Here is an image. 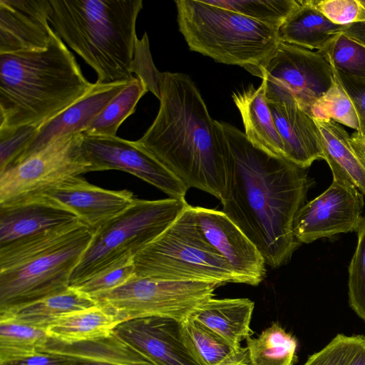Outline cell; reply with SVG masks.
I'll list each match as a JSON object with an SVG mask.
<instances>
[{
    "label": "cell",
    "mask_w": 365,
    "mask_h": 365,
    "mask_svg": "<svg viewBox=\"0 0 365 365\" xmlns=\"http://www.w3.org/2000/svg\"><path fill=\"white\" fill-rule=\"evenodd\" d=\"M96 86L56 32L45 49L0 54V130L41 128Z\"/></svg>",
    "instance_id": "cell-3"
},
{
    "label": "cell",
    "mask_w": 365,
    "mask_h": 365,
    "mask_svg": "<svg viewBox=\"0 0 365 365\" xmlns=\"http://www.w3.org/2000/svg\"><path fill=\"white\" fill-rule=\"evenodd\" d=\"M49 0H0V54L46 48L55 31Z\"/></svg>",
    "instance_id": "cell-17"
},
{
    "label": "cell",
    "mask_w": 365,
    "mask_h": 365,
    "mask_svg": "<svg viewBox=\"0 0 365 365\" xmlns=\"http://www.w3.org/2000/svg\"><path fill=\"white\" fill-rule=\"evenodd\" d=\"M215 123L227 166L222 211L256 246L267 265H284L301 245L293 222L311 185L307 169L257 148L228 123Z\"/></svg>",
    "instance_id": "cell-1"
},
{
    "label": "cell",
    "mask_w": 365,
    "mask_h": 365,
    "mask_svg": "<svg viewBox=\"0 0 365 365\" xmlns=\"http://www.w3.org/2000/svg\"><path fill=\"white\" fill-rule=\"evenodd\" d=\"M217 365H250L247 349L240 347Z\"/></svg>",
    "instance_id": "cell-42"
},
{
    "label": "cell",
    "mask_w": 365,
    "mask_h": 365,
    "mask_svg": "<svg viewBox=\"0 0 365 365\" xmlns=\"http://www.w3.org/2000/svg\"><path fill=\"white\" fill-rule=\"evenodd\" d=\"M349 140L354 153L365 165V135L356 131L350 135Z\"/></svg>",
    "instance_id": "cell-43"
},
{
    "label": "cell",
    "mask_w": 365,
    "mask_h": 365,
    "mask_svg": "<svg viewBox=\"0 0 365 365\" xmlns=\"http://www.w3.org/2000/svg\"><path fill=\"white\" fill-rule=\"evenodd\" d=\"M136 76L107 104L83 131L86 135L115 136L123 121L135 110L139 100L148 92Z\"/></svg>",
    "instance_id": "cell-29"
},
{
    "label": "cell",
    "mask_w": 365,
    "mask_h": 365,
    "mask_svg": "<svg viewBox=\"0 0 365 365\" xmlns=\"http://www.w3.org/2000/svg\"><path fill=\"white\" fill-rule=\"evenodd\" d=\"M115 332L156 365H199L185 346L180 322L167 317L126 320Z\"/></svg>",
    "instance_id": "cell-18"
},
{
    "label": "cell",
    "mask_w": 365,
    "mask_h": 365,
    "mask_svg": "<svg viewBox=\"0 0 365 365\" xmlns=\"http://www.w3.org/2000/svg\"><path fill=\"white\" fill-rule=\"evenodd\" d=\"M41 353L61 356L71 364L156 365L115 330L104 337L75 343L48 337Z\"/></svg>",
    "instance_id": "cell-20"
},
{
    "label": "cell",
    "mask_w": 365,
    "mask_h": 365,
    "mask_svg": "<svg viewBox=\"0 0 365 365\" xmlns=\"http://www.w3.org/2000/svg\"><path fill=\"white\" fill-rule=\"evenodd\" d=\"M128 83H96V86L91 93L42 126L26 151L15 163L54 138L83 132Z\"/></svg>",
    "instance_id": "cell-21"
},
{
    "label": "cell",
    "mask_w": 365,
    "mask_h": 365,
    "mask_svg": "<svg viewBox=\"0 0 365 365\" xmlns=\"http://www.w3.org/2000/svg\"><path fill=\"white\" fill-rule=\"evenodd\" d=\"M303 365H365V335L338 334Z\"/></svg>",
    "instance_id": "cell-35"
},
{
    "label": "cell",
    "mask_w": 365,
    "mask_h": 365,
    "mask_svg": "<svg viewBox=\"0 0 365 365\" xmlns=\"http://www.w3.org/2000/svg\"><path fill=\"white\" fill-rule=\"evenodd\" d=\"M188 206L184 199L135 198L123 212L93 232L70 279L74 287L113 264L133 258L168 229Z\"/></svg>",
    "instance_id": "cell-8"
},
{
    "label": "cell",
    "mask_w": 365,
    "mask_h": 365,
    "mask_svg": "<svg viewBox=\"0 0 365 365\" xmlns=\"http://www.w3.org/2000/svg\"><path fill=\"white\" fill-rule=\"evenodd\" d=\"M219 284L135 277L110 291L95 296L97 303L115 311L124 321L161 317L182 322L213 298Z\"/></svg>",
    "instance_id": "cell-9"
},
{
    "label": "cell",
    "mask_w": 365,
    "mask_h": 365,
    "mask_svg": "<svg viewBox=\"0 0 365 365\" xmlns=\"http://www.w3.org/2000/svg\"><path fill=\"white\" fill-rule=\"evenodd\" d=\"M333 76L332 85L314 102L309 114L315 120H332L358 132L359 119L353 103L334 73Z\"/></svg>",
    "instance_id": "cell-34"
},
{
    "label": "cell",
    "mask_w": 365,
    "mask_h": 365,
    "mask_svg": "<svg viewBox=\"0 0 365 365\" xmlns=\"http://www.w3.org/2000/svg\"><path fill=\"white\" fill-rule=\"evenodd\" d=\"M70 365H116V364H71Z\"/></svg>",
    "instance_id": "cell-44"
},
{
    "label": "cell",
    "mask_w": 365,
    "mask_h": 365,
    "mask_svg": "<svg viewBox=\"0 0 365 365\" xmlns=\"http://www.w3.org/2000/svg\"><path fill=\"white\" fill-rule=\"evenodd\" d=\"M78 222L74 213L42 195L0 205V250Z\"/></svg>",
    "instance_id": "cell-15"
},
{
    "label": "cell",
    "mask_w": 365,
    "mask_h": 365,
    "mask_svg": "<svg viewBox=\"0 0 365 365\" xmlns=\"http://www.w3.org/2000/svg\"><path fill=\"white\" fill-rule=\"evenodd\" d=\"M344 27L329 21L312 7L309 0H297L295 7L278 29L277 36L280 42L322 51Z\"/></svg>",
    "instance_id": "cell-24"
},
{
    "label": "cell",
    "mask_w": 365,
    "mask_h": 365,
    "mask_svg": "<svg viewBox=\"0 0 365 365\" xmlns=\"http://www.w3.org/2000/svg\"><path fill=\"white\" fill-rule=\"evenodd\" d=\"M259 71L267 103L293 102L308 114L334 81L330 63L322 52L283 42Z\"/></svg>",
    "instance_id": "cell-11"
},
{
    "label": "cell",
    "mask_w": 365,
    "mask_h": 365,
    "mask_svg": "<svg viewBox=\"0 0 365 365\" xmlns=\"http://www.w3.org/2000/svg\"><path fill=\"white\" fill-rule=\"evenodd\" d=\"M331 69L335 78L349 95L355 108L359 123L358 133L365 135V83L355 81L337 73L332 67Z\"/></svg>",
    "instance_id": "cell-40"
},
{
    "label": "cell",
    "mask_w": 365,
    "mask_h": 365,
    "mask_svg": "<svg viewBox=\"0 0 365 365\" xmlns=\"http://www.w3.org/2000/svg\"><path fill=\"white\" fill-rule=\"evenodd\" d=\"M175 3L179 31L191 51L260 77L261 64L280 42L277 29L203 0Z\"/></svg>",
    "instance_id": "cell-6"
},
{
    "label": "cell",
    "mask_w": 365,
    "mask_h": 365,
    "mask_svg": "<svg viewBox=\"0 0 365 365\" xmlns=\"http://www.w3.org/2000/svg\"><path fill=\"white\" fill-rule=\"evenodd\" d=\"M364 196L351 183L333 179L321 195L304 203L297 212L293 232L300 243L339 233L357 232L364 216Z\"/></svg>",
    "instance_id": "cell-13"
},
{
    "label": "cell",
    "mask_w": 365,
    "mask_h": 365,
    "mask_svg": "<svg viewBox=\"0 0 365 365\" xmlns=\"http://www.w3.org/2000/svg\"><path fill=\"white\" fill-rule=\"evenodd\" d=\"M123 322L124 319L115 311L98 303L58 318L46 331L49 337L75 343L106 336Z\"/></svg>",
    "instance_id": "cell-26"
},
{
    "label": "cell",
    "mask_w": 365,
    "mask_h": 365,
    "mask_svg": "<svg viewBox=\"0 0 365 365\" xmlns=\"http://www.w3.org/2000/svg\"><path fill=\"white\" fill-rule=\"evenodd\" d=\"M282 139L284 158L307 169L323 159L319 131L314 118L293 102L269 103Z\"/></svg>",
    "instance_id": "cell-19"
},
{
    "label": "cell",
    "mask_w": 365,
    "mask_h": 365,
    "mask_svg": "<svg viewBox=\"0 0 365 365\" xmlns=\"http://www.w3.org/2000/svg\"><path fill=\"white\" fill-rule=\"evenodd\" d=\"M160 107L153 123L135 142L186 187L220 201L227 182L223 144L195 83L187 74L163 72Z\"/></svg>",
    "instance_id": "cell-2"
},
{
    "label": "cell",
    "mask_w": 365,
    "mask_h": 365,
    "mask_svg": "<svg viewBox=\"0 0 365 365\" xmlns=\"http://www.w3.org/2000/svg\"><path fill=\"white\" fill-rule=\"evenodd\" d=\"M46 329L12 321H0V365H9L41 353Z\"/></svg>",
    "instance_id": "cell-30"
},
{
    "label": "cell",
    "mask_w": 365,
    "mask_h": 365,
    "mask_svg": "<svg viewBox=\"0 0 365 365\" xmlns=\"http://www.w3.org/2000/svg\"><path fill=\"white\" fill-rule=\"evenodd\" d=\"M180 326L183 342L199 365H217L237 350L192 317Z\"/></svg>",
    "instance_id": "cell-31"
},
{
    "label": "cell",
    "mask_w": 365,
    "mask_h": 365,
    "mask_svg": "<svg viewBox=\"0 0 365 365\" xmlns=\"http://www.w3.org/2000/svg\"><path fill=\"white\" fill-rule=\"evenodd\" d=\"M203 1L206 4L235 11L277 30L297 2V0Z\"/></svg>",
    "instance_id": "cell-32"
},
{
    "label": "cell",
    "mask_w": 365,
    "mask_h": 365,
    "mask_svg": "<svg viewBox=\"0 0 365 365\" xmlns=\"http://www.w3.org/2000/svg\"><path fill=\"white\" fill-rule=\"evenodd\" d=\"M90 172L118 170L155 186L170 197L184 199L188 187L165 165L135 141L116 135H86L82 142Z\"/></svg>",
    "instance_id": "cell-12"
},
{
    "label": "cell",
    "mask_w": 365,
    "mask_h": 365,
    "mask_svg": "<svg viewBox=\"0 0 365 365\" xmlns=\"http://www.w3.org/2000/svg\"><path fill=\"white\" fill-rule=\"evenodd\" d=\"M41 195L74 213L93 232L129 207L136 198L129 190L103 189L78 176L62 182Z\"/></svg>",
    "instance_id": "cell-16"
},
{
    "label": "cell",
    "mask_w": 365,
    "mask_h": 365,
    "mask_svg": "<svg viewBox=\"0 0 365 365\" xmlns=\"http://www.w3.org/2000/svg\"><path fill=\"white\" fill-rule=\"evenodd\" d=\"M83 132L53 139L0 173V205L41 195L62 182L90 172Z\"/></svg>",
    "instance_id": "cell-10"
},
{
    "label": "cell",
    "mask_w": 365,
    "mask_h": 365,
    "mask_svg": "<svg viewBox=\"0 0 365 365\" xmlns=\"http://www.w3.org/2000/svg\"><path fill=\"white\" fill-rule=\"evenodd\" d=\"M356 232L357 245L349 266V304L365 322V217Z\"/></svg>",
    "instance_id": "cell-36"
},
{
    "label": "cell",
    "mask_w": 365,
    "mask_h": 365,
    "mask_svg": "<svg viewBox=\"0 0 365 365\" xmlns=\"http://www.w3.org/2000/svg\"><path fill=\"white\" fill-rule=\"evenodd\" d=\"M39 129L35 125H26L0 130V173L24 154Z\"/></svg>",
    "instance_id": "cell-38"
},
{
    "label": "cell",
    "mask_w": 365,
    "mask_h": 365,
    "mask_svg": "<svg viewBox=\"0 0 365 365\" xmlns=\"http://www.w3.org/2000/svg\"><path fill=\"white\" fill-rule=\"evenodd\" d=\"M319 51L337 73L365 83V46L341 32Z\"/></svg>",
    "instance_id": "cell-33"
},
{
    "label": "cell",
    "mask_w": 365,
    "mask_h": 365,
    "mask_svg": "<svg viewBox=\"0 0 365 365\" xmlns=\"http://www.w3.org/2000/svg\"><path fill=\"white\" fill-rule=\"evenodd\" d=\"M135 277L237 283L226 260L205 240L188 205L176 220L133 257Z\"/></svg>",
    "instance_id": "cell-7"
},
{
    "label": "cell",
    "mask_w": 365,
    "mask_h": 365,
    "mask_svg": "<svg viewBox=\"0 0 365 365\" xmlns=\"http://www.w3.org/2000/svg\"><path fill=\"white\" fill-rule=\"evenodd\" d=\"M319 131L323 159L328 163L333 179L345 180L365 197V165L350 144V135L338 123L314 119Z\"/></svg>",
    "instance_id": "cell-25"
},
{
    "label": "cell",
    "mask_w": 365,
    "mask_h": 365,
    "mask_svg": "<svg viewBox=\"0 0 365 365\" xmlns=\"http://www.w3.org/2000/svg\"><path fill=\"white\" fill-rule=\"evenodd\" d=\"M131 72L136 73L137 77L145 85L148 91L160 99L162 73L156 68L153 61L146 32L141 39L139 40L137 38L135 41Z\"/></svg>",
    "instance_id": "cell-39"
},
{
    "label": "cell",
    "mask_w": 365,
    "mask_h": 365,
    "mask_svg": "<svg viewBox=\"0 0 365 365\" xmlns=\"http://www.w3.org/2000/svg\"><path fill=\"white\" fill-rule=\"evenodd\" d=\"M205 240L229 264L237 283L257 286L266 277V263L256 246L222 212L192 206Z\"/></svg>",
    "instance_id": "cell-14"
},
{
    "label": "cell",
    "mask_w": 365,
    "mask_h": 365,
    "mask_svg": "<svg viewBox=\"0 0 365 365\" xmlns=\"http://www.w3.org/2000/svg\"><path fill=\"white\" fill-rule=\"evenodd\" d=\"M71 363L65 358L46 353H39L35 356L9 365H70Z\"/></svg>",
    "instance_id": "cell-41"
},
{
    "label": "cell",
    "mask_w": 365,
    "mask_h": 365,
    "mask_svg": "<svg viewBox=\"0 0 365 365\" xmlns=\"http://www.w3.org/2000/svg\"><path fill=\"white\" fill-rule=\"evenodd\" d=\"M92 236L78 222L0 250V314L67 289Z\"/></svg>",
    "instance_id": "cell-5"
},
{
    "label": "cell",
    "mask_w": 365,
    "mask_h": 365,
    "mask_svg": "<svg viewBox=\"0 0 365 365\" xmlns=\"http://www.w3.org/2000/svg\"><path fill=\"white\" fill-rule=\"evenodd\" d=\"M250 365H294L297 361V340L277 322L257 337L246 339Z\"/></svg>",
    "instance_id": "cell-28"
},
{
    "label": "cell",
    "mask_w": 365,
    "mask_h": 365,
    "mask_svg": "<svg viewBox=\"0 0 365 365\" xmlns=\"http://www.w3.org/2000/svg\"><path fill=\"white\" fill-rule=\"evenodd\" d=\"M135 276L133 257L126 258L103 269L74 287L93 298L124 284Z\"/></svg>",
    "instance_id": "cell-37"
},
{
    "label": "cell",
    "mask_w": 365,
    "mask_h": 365,
    "mask_svg": "<svg viewBox=\"0 0 365 365\" xmlns=\"http://www.w3.org/2000/svg\"><path fill=\"white\" fill-rule=\"evenodd\" d=\"M97 304L90 296L70 286L60 293L14 311L0 314V321H12L46 329L58 318Z\"/></svg>",
    "instance_id": "cell-27"
},
{
    "label": "cell",
    "mask_w": 365,
    "mask_h": 365,
    "mask_svg": "<svg viewBox=\"0 0 365 365\" xmlns=\"http://www.w3.org/2000/svg\"><path fill=\"white\" fill-rule=\"evenodd\" d=\"M254 308L255 302L247 298H212L191 317L238 349L240 342L253 334L250 322Z\"/></svg>",
    "instance_id": "cell-23"
},
{
    "label": "cell",
    "mask_w": 365,
    "mask_h": 365,
    "mask_svg": "<svg viewBox=\"0 0 365 365\" xmlns=\"http://www.w3.org/2000/svg\"><path fill=\"white\" fill-rule=\"evenodd\" d=\"M48 20L97 74L96 83L130 82L142 0H49Z\"/></svg>",
    "instance_id": "cell-4"
},
{
    "label": "cell",
    "mask_w": 365,
    "mask_h": 365,
    "mask_svg": "<svg viewBox=\"0 0 365 365\" xmlns=\"http://www.w3.org/2000/svg\"><path fill=\"white\" fill-rule=\"evenodd\" d=\"M232 99L249 141L272 155L284 158L283 143L265 99L264 83L257 88L250 85L242 91L235 92Z\"/></svg>",
    "instance_id": "cell-22"
}]
</instances>
